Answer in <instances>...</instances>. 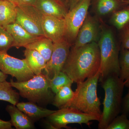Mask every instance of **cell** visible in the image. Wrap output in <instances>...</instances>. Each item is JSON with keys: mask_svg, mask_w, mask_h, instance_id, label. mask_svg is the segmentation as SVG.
<instances>
[{"mask_svg": "<svg viewBox=\"0 0 129 129\" xmlns=\"http://www.w3.org/2000/svg\"><path fill=\"white\" fill-rule=\"evenodd\" d=\"M100 65L99 46L97 42H92L80 47L72 46L62 71L77 83L95 75Z\"/></svg>", "mask_w": 129, "mask_h": 129, "instance_id": "cell-1", "label": "cell"}, {"mask_svg": "<svg viewBox=\"0 0 129 129\" xmlns=\"http://www.w3.org/2000/svg\"><path fill=\"white\" fill-rule=\"evenodd\" d=\"M105 92L103 110L98 128L106 129L121 111L124 83L117 75H110L101 81Z\"/></svg>", "mask_w": 129, "mask_h": 129, "instance_id": "cell-2", "label": "cell"}, {"mask_svg": "<svg viewBox=\"0 0 129 129\" xmlns=\"http://www.w3.org/2000/svg\"><path fill=\"white\" fill-rule=\"evenodd\" d=\"M97 43L101 56L99 81L110 75L119 76L120 47L112 29L103 22H101V34Z\"/></svg>", "mask_w": 129, "mask_h": 129, "instance_id": "cell-3", "label": "cell"}, {"mask_svg": "<svg viewBox=\"0 0 129 129\" xmlns=\"http://www.w3.org/2000/svg\"><path fill=\"white\" fill-rule=\"evenodd\" d=\"M100 71L94 76L77 84L73 99L64 108H75L83 112L101 116V103L98 96Z\"/></svg>", "mask_w": 129, "mask_h": 129, "instance_id": "cell-4", "label": "cell"}, {"mask_svg": "<svg viewBox=\"0 0 129 129\" xmlns=\"http://www.w3.org/2000/svg\"><path fill=\"white\" fill-rule=\"evenodd\" d=\"M50 79L41 73L22 82L11 80V85L19 91V94L29 102L38 104H47L52 102L54 94L50 87Z\"/></svg>", "mask_w": 129, "mask_h": 129, "instance_id": "cell-5", "label": "cell"}, {"mask_svg": "<svg viewBox=\"0 0 129 129\" xmlns=\"http://www.w3.org/2000/svg\"><path fill=\"white\" fill-rule=\"evenodd\" d=\"M101 117V115L83 112L73 108L66 107L58 109L47 117L46 122L50 128L70 129L71 127L67 126L69 124H85L89 126L91 121L99 122Z\"/></svg>", "mask_w": 129, "mask_h": 129, "instance_id": "cell-6", "label": "cell"}, {"mask_svg": "<svg viewBox=\"0 0 129 129\" xmlns=\"http://www.w3.org/2000/svg\"><path fill=\"white\" fill-rule=\"evenodd\" d=\"M43 15L34 6L17 5L15 22L37 37L44 36L42 27Z\"/></svg>", "mask_w": 129, "mask_h": 129, "instance_id": "cell-7", "label": "cell"}, {"mask_svg": "<svg viewBox=\"0 0 129 129\" xmlns=\"http://www.w3.org/2000/svg\"><path fill=\"white\" fill-rule=\"evenodd\" d=\"M91 0H81L68 12L64 18L65 39L73 45L78 32L88 14Z\"/></svg>", "mask_w": 129, "mask_h": 129, "instance_id": "cell-8", "label": "cell"}, {"mask_svg": "<svg viewBox=\"0 0 129 129\" xmlns=\"http://www.w3.org/2000/svg\"><path fill=\"white\" fill-rule=\"evenodd\" d=\"M0 70L14 77L19 82L25 81L35 76L25 58L20 59L0 52Z\"/></svg>", "mask_w": 129, "mask_h": 129, "instance_id": "cell-9", "label": "cell"}, {"mask_svg": "<svg viewBox=\"0 0 129 129\" xmlns=\"http://www.w3.org/2000/svg\"><path fill=\"white\" fill-rule=\"evenodd\" d=\"M72 46L66 39L54 43L52 54L44 69L45 74L50 79L62 71Z\"/></svg>", "mask_w": 129, "mask_h": 129, "instance_id": "cell-10", "label": "cell"}, {"mask_svg": "<svg viewBox=\"0 0 129 129\" xmlns=\"http://www.w3.org/2000/svg\"><path fill=\"white\" fill-rule=\"evenodd\" d=\"M101 32V21L88 14L72 46L79 47L92 42L97 43Z\"/></svg>", "mask_w": 129, "mask_h": 129, "instance_id": "cell-11", "label": "cell"}, {"mask_svg": "<svg viewBox=\"0 0 129 129\" xmlns=\"http://www.w3.org/2000/svg\"><path fill=\"white\" fill-rule=\"evenodd\" d=\"M42 27L44 36L50 40L53 43L66 39L64 18L43 15Z\"/></svg>", "mask_w": 129, "mask_h": 129, "instance_id": "cell-12", "label": "cell"}, {"mask_svg": "<svg viewBox=\"0 0 129 129\" xmlns=\"http://www.w3.org/2000/svg\"><path fill=\"white\" fill-rule=\"evenodd\" d=\"M34 6L44 16L64 19L68 12L65 4L57 0H37Z\"/></svg>", "mask_w": 129, "mask_h": 129, "instance_id": "cell-13", "label": "cell"}, {"mask_svg": "<svg viewBox=\"0 0 129 129\" xmlns=\"http://www.w3.org/2000/svg\"><path fill=\"white\" fill-rule=\"evenodd\" d=\"M5 27L13 39V47L17 48L24 47L39 38L30 34L16 22L6 25Z\"/></svg>", "mask_w": 129, "mask_h": 129, "instance_id": "cell-14", "label": "cell"}, {"mask_svg": "<svg viewBox=\"0 0 129 129\" xmlns=\"http://www.w3.org/2000/svg\"><path fill=\"white\" fill-rule=\"evenodd\" d=\"M6 111L11 117L12 125L17 129H31L35 128L34 122L15 105H8Z\"/></svg>", "mask_w": 129, "mask_h": 129, "instance_id": "cell-15", "label": "cell"}, {"mask_svg": "<svg viewBox=\"0 0 129 129\" xmlns=\"http://www.w3.org/2000/svg\"><path fill=\"white\" fill-rule=\"evenodd\" d=\"M16 106L34 122L46 118L56 111L44 108L37 106L35 103L29 101L18 102Z\"/></svg>", "mask_w": 129, "mask_h": 129, "instance_id": "cell-16", "label": "cell"}, {"mask_svg": "<svg viewBox=\"0 0 129 129\" xmlns=\"http://www.w3.org/2000/svg\"><path fill=\"white\" fill-rule=\"evenodd\" d=\"M17 5L7 0L0 1V25L5 27L16 22Z\"/></svg>", "mask_w": 129, "mask_h": 129, "instance_id": "cell-17", "label": "cell"}, {"mask_svg": "<svg viewBox=\"0 0 129 129\" xmlns=\"http://www.w3.org/2000/svg\"><path fill=\"white\" fill-rule=\"evenodd\" d=\"M24 54L27 63L35 75L42 73L46 66V61L37 51L25 48Z\"/></svg>", "mask_w": 129, "mask_h": 129, "instance_id": "cell-18", "label": "cell"}, {"mask_svg": "<svg viewBox=\"0 0 129 129\" xmlns=\"http://www.w3.org/2000/svg\"><path fill=\"white\" fill-rule=\"evenodd\" d=\"M54 43L45 36L39 37L24 48L35 50L39 53L47 62L50 58L53 52Z\"/></svg>", "mask_w": 129, "mask_h": 129, "instance_id": "cell-19", "label": "cell"}, {"mask_svg": "<svg viewBox=\"0 0 129 129\" xmlns=\"http://www.w3.org/2000/svg\"><path fill=\"white\" fill-rule=\"evenodd\" d=\"M125 6L122 0H97L95 12L98 16L103 17L113 14Z\"/></svg>", "mask_w": 129, "mask_h": 129, "instance_id": "cell-20", "label": "cell"}, {"mask_svg": "<svg viewBox=\"0 0 129 129\" xmlns=\"http://www.w3.org/2000/svg\"><path fill=\"white\" fill-rule=\"evenodd\" d=\"M110 23L118 30L122 31L129 27V6H126L112 14Z\"/></svg>", "mask_w": 129, "mask_h": 129, "instance_id": "cell-21", "label": "cell"}, {"mask_svg": "<svg viewBox=\"0 0 129 129\" xmlns=\"http://www.w3.org/2000/svg\"><path fill=\"white\" fill-rule=\"evenodd\" d=\"M72 84L64 86L55 94L52 104L58 109L63 108L73 97L74 91L72 88Z\"/></svg>", "mask_w": 129, "mask_h": 129, "instance_id": "cell-22", "label": "cell"}, {"mask_svg": "<svg viewBox=\"0 0 129 129\" xmlns=\"http://www.w3.org/2000/svg\"><path fill=\"white\" fill-rule=\"evenodd\" d=\"M12 88L10 82L6 80L0 82V101L16 106L19 102L20 95Z\"/></svg>", "mask_w": 129, "mask_h": 129, "instance_id": "cell-23", "label": "cell"}, {"mask_svg": "<svg viewBox=\"0 0 129 129\" xmlns=\"http://www.w3.org/2000/svg\"><path fill=\"white\" fill-rule=\"evenodd\" d=\"M120 78L124 83L125 86L129 87V50L122 48L119 57Z\"/></svg>", "mask_w": 129, "mask_h": 129, "instance_id": "cell-24", "label": "cell"}, {"mask_svg": "<svg viewBox=\"0 0 129 129\" xmlns=\"http://www.w3.org/2000/svg\"><path fill=\"white\" fill-rule=\"evenodd\" d=\"M74 83L69 76L61 71L54 75L50 81V87L52 92L55 94L59 90L68 85L72 84Z\"/></svg>", "mask_w": 129, "mask_h": 129, "instance_id": "cell-25", "label": "cell"}, {"mask_svg": "<svg viewBox=\"0 0 129 129\" xmlns=\"http://www.w3.org/2000/svg\"><path fill=\"white\" fill-rule=\"evenodd\" d=\"M14 46V40L5 27L0 25V52H7Z\"/></svg>", "mask_w": 129, "mask_h": 129, "instance_id": "cell-26", "label": "cell"}, {"mask_svg": "<svg viewBox=\"0 0 129 129\" xmlns=\"http://www.w3.org/2000/svg\"><path fill=\"white\" fill-rule=\"evenodd\" d=\"M106 129H129V119L127 114L122 113L115 117Z\"/></svg>", "mask_w": 129, "mask_h": 129, "instance_id": "cell-27", "label": "cell"}, {"mask_svg": "<svg viewBox=\"0 0 129 129\" xmlns=\"http://www.w3.org/2000/svg\"><path fill=\"white\" fill-rule=\"evenodd\" d=\"M122 48L129 50V27L121 31Z\"/></svg>", "mask_w": 129, "mask_h": 129, "instance_id": "cell-28", "label": "cell"}, {"mask_svg": "<svg viewBox=\"0 0 129 129\" xmlns=\"http://www.w3.org/2000/svg\"><path fill=\"white\" fill-rule=\"evenodd\" d=\"M121 111L122 113L126 114L129 113V89L127 94L122 99Z\"/></svg>", "mask_w": 129, "mask_h": 129, "instance_id": "cell-29", "label": "cell"}, {"mask_svg": "<svg viewBox=\"0 0 129 129\" xmlns=\"http://www.w3.org/2000/svg\"><path fill=\"white\" fill-rule=\"evenodd\" d=\"M17 5L34 6L37 0H14Z\"/></svg>", "mask_w": 129, "mask_h": 129, "instance_id": "cell-30", "label": "cell"}, {"mask_svg": "<svg viewBox=\"0 0 129 129\" xmlns=\"http://www.w3.org/2000/svg\"><path fill=\"white\" fill-rule=\"evenodd\" d=\"M81 0H65V5L69 11L73 8Z\"/></svg>", "mask_w": 129, "mask_h": 129, "instance_id": "cell-31", "label": "cell"}, {"mask_svg": "<svg viewBox=\"0 0 129 129\" xmlns=\"http://www.w3.org/2000/svg\"><path fill=\"white\" fill-rule=\"evenodd\" d=\"M12 127L10 121H5L0 119V129H12Z\"/></svg>", "mask_w": 129, "mask_h": 129, "instance_id": "cell-32", "label": "cell"}, {"mask_svg": "<svg viewBox=\"0 0 129 129\" xmlns=\"http://www.w3.org/2000/svg\"><path fill=\"white\" fill-rule=\"evenodd\" d=\"M7 75L4 73L3 72L0 70V82H3L6 80L8 78Z\"/></svg>", "mask_w": 129, "mask_h": 129, "instance_id": "cell-33", "label": "cell"}, {"mask_svg": "<svg viewBox=\"0 0 129 129\" xmlns=\"http://www.w3.org/2000/svg\"><path fill=\"white\" fill-rule=\"evenodd\" d=\"M122 1L125 6H129V0H122Z\"/></svg>", "mask_w": 129, "mask_h": 129, "instance_id": "cell-34", "label": "cell"}, {"mask_svg": "<svg viewBox=\"0 0 129 129\" xmlns=\"http://www.w3.org/2000/svg\"><path fill=\"white\" fill-rule=\"evenodd\" d=\"M58 1H60V2L62 3H64L65 5V0H57Z\"/></svg>", "mask_w": 129, "mask_h": 129, "instance_id": "cell-35", "label": "cell"}, {"mask_svg": "<svg viewBox=\"0 0 129 129\" xmlns=\"http://www.w3.org/2000/svg\"><path fill=\"white\" fill-rule=\"evenodd\" d=\"M0 1H1V0H0ZM7 1H10L12 2H14V3H16L15 2L14 0H7Z\"/></svg>", "mask_w": 129, "mask_h": 129, "instance_id": "cell-36", "label": "cell"}]
</instances>
